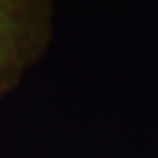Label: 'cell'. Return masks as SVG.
Segmentation results:
<instances>
[{"instance_id": "obj_1", "label": "cell", "mask_w": 158, "mask_h": 158, "mask_svg": "<svg viewBox=\"0 0 158 158\" xmlns=\"http://www.w3.org/2000/svg\"><path fill=\"white\" fill-rule=\"evenodd\" d=\"M55 35L50 0H0V103L48 55Z\"/></svg>"}]
</instances>
